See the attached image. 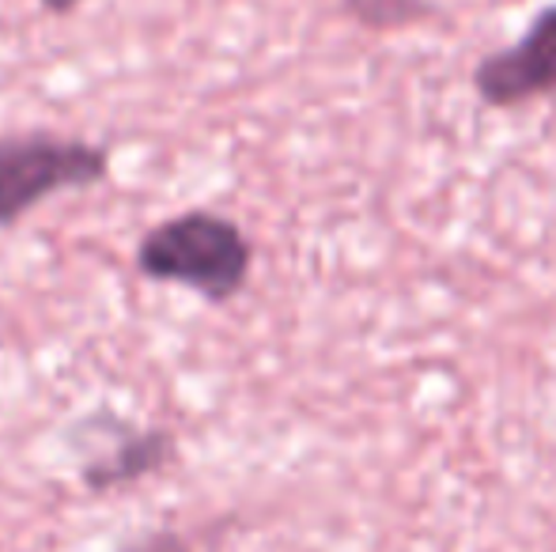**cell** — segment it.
<instances>
[{
	"mask_svg": "<svg viewBox=\"0 0 556 552\" xmlns=\"http://www.w3.org/2000/svg\"><path fill=\"white\" fill-rule=\"evenodd\" d=\"M254 251L235 220L193 208L163 220L137 243V273L160 284H182L208 303H227L247 287Z\"/></svg>",
	"mask_w": 556,
	"mask_h": 552,
	"instance_id": "6da1fadb",
	"label": "cell"
},
{
	"mask_svg": "<svg viewBox=\"0 0 556 552\" xmlns=\"http://www.w3.org/2000/svg\"><path fill=\"white\" fill-rule=\"evenodd\" d=\"M111 175V152L91 140L20 133L0 140V228H15L23 216L61 190L99 185Z\"/></svg>",
	"mask_w": 556,
	"mask_h": 552,
	"instance_id": "7a4b0ae2",
	"label": "cell"
},
{
	"mask_svg": "<svg viewBox=\"0 0 556 552\" xmlns=\"http://www.w3.org/2000/svg\"><path fill=\"white\" fill-rule=\"evenodd\" d=\"M473 91L484 106H496V111L556 95V4L542 8L530 20L519 42L477 61Z\"/></svg>",
	"mask_w": 556,
	"mask_h": 552,
	"instance_id": "3957f363",
	"label": "cell"
},
{
	"mask_svg": "<svg viewBox=\"0 0 556 552\" xmlns=\"http://www.w3.org/2000/svg\"><path fill=\"white\" fill-rule=\"evenodd\" d=\"M170 450H175V442H170L167 432L125 435L111 454H103V458H96L91 465H84V485L96 488V492H106V488H117V485H129V480H140L144 473L160 470V465L170 458Z\"/></svg>",
	"mask_w": 556,
	"mask_h": 552,
	"instance_id": "277c9868",
	"label": "cell"
},
{
	"mask_svg": "<svg viewBox=\"0 0 556 552\" xmlns=\"http://www.w3.org/2000/svg\"><path fill=\"white\" fill-rule=\"evenodd\" d=\"M344 12L367 30H402L435 12L432 0H341Z\"/></svg>",
	"mask_w": 556,
	"mask_h": 552,
	"instance_id": "5b68a950",
	"label": "cell"
},
{
	"mask_svg": "<svg viewBox=\"0 0 556 552\" xmlns=\"http://www.w3.org/2000/svg\"><path fill=\"white\" fill-rule=\"evenodd\" d=\"M125 552H190V549H186V541L178 534H152V538L137 541V545Z\"/></svg>",
	"mask_w": 556,
	"mask_h": 552,
	"instance_id": "8992f818",
	"label": "cell"
},
{
	"mask_svg": "<svg viewBox=\"0 0 556 552\" xmlns=\"http://www.w3.org/2000/svg\"><path fill=\"white\" fill-rule=\"evenodd\" d=\"M38 4H42L46 12H53V15H68L73 8H80L84 0H38Z\"/></svg>",
	"mask_w": 556,
	"mask_h": 552,
	"instance_id": "52a82bcc",
	"label": "cell"
}]
</instances>
